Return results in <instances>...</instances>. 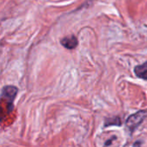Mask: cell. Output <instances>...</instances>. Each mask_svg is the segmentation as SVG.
<instances>
[{"mask_svg": "<svg viewBox=\"0 0 147 147\" xmlns=\"http://www.w3.org/2000/svg\"><path fill=\"white\" fill-rule=\"evenodd\" d=\"M147 117V110H140L130 115L126 120V126L130 133H134L146 120Z\"/></svg>", "mask_w": 147, "mask_h": 147, "instance_id": "obj_1", "label": "cell"}, {"mask_svg": "<svg viewBox=\"0 0 147 147\" xmlns=\"http://www.w3.org/2000/svg\"><path fill=\"white\" fill-rule=\"evenodd\" d=\"M18 89L15 86H5L2 89V98L7 101L9 112L13 110V102L17 94Z\"/></svg>", "mask_w": 147, "mask_h": 147, "instance_id": "obj_2", "label": "cell"}, {"mask_svg": "<svg viewBox=\"0 0 147 147\" xmlns=\"http://www.w3.org/2000/svg\"><path fill=\"white\" fill-rule=\"evenodd\" d=\"M60 43L62 46H64L65 48L68 49H73L78 46V41L76 36H67V37H64L63 39H61Z\"/></svg>", "mask_w": 147, "mask_h": 147, "instance_id": "obj_3", "label": "cell"}, {"mask_svg": "<svg viewBox=\"0 0 147 147\" xmlns=\"http://www.w3.org/2000/svg\"><path fill=\"white\" fill-rule=\"evenodd\" d=\"M134 74L140 79L147 80V62L141 65L136 66L134 68Z\"/></svg>", "mask_w": 147, "mask_h": 147, "instance_id": "obj_4", "label": "cell"}, {"mask_svg": "<svg viewBox=\"0 0 147 147\" xmlns=\"http://www.w3.org/2000/svg\"><path fill=\"white\" fill-rule=\"evenodd\" d=\"M112 126H121V118H119V117H110V118L105 119L104 127Z\"/></svg>", "mask_w": 147, "mask_h": 147, "instance_id": "obj_5", "label": "cell"}]
</instances>
